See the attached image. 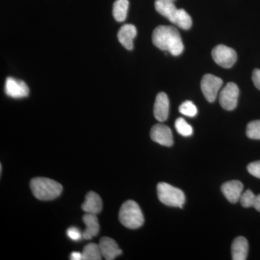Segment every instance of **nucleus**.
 <instances>
[{
	"label": "nucleus",
	"instance_id": "nucleus-1",
	"mask_svg": "<svg viewBox=\"0 0 260 260\" xmlns=\"http://www.w3.org/2000/svg\"><path fill=\"white\" fill-rule=\"evenodd\" d=\"M152 40L154 45L162 51H169L173 56L180 55L184 44L177 29L169 25H159L153 30Z\"/></svg>",
	"mask_w": 260,
	"mask_h": 260
},
{
	"label": "nucleus",
	"instance_id": "nucleus-2",
	"mask_svg": "<svg viewBox=\"0 0 260 260\" xmlns=\"http://www.w3.org/2000/svg\"><path fill=\"white\" fill-rule=\"evenodd\" d=\"M156 11L169 21L184 30H189L192 25L190 15L185 10L177 9L173 0H155Z\"/></svg>",
	"mask_w": 260,
	"mask_h": 260
},
{
	"label": "nucleus",
	"instance_id": "nucleus-3",
	"mask_svg": "<svg viewBox=\"0 0 260 260\" xmlns=\"http://www.w3.org/2000/svg\"><path fill=\"white\" fill-rule=\"evenodd\" d=\"M30 186L34 197L43 201L56 199L62 191L61 184L49 178H34L30 181Z\"/></svg>",
	"mask_w": 260,
	"mask_h": 260
},
{
	"label": "nucleus",
	"instance_id": "nucleus-4",
	"mask_svg": "<svg viewBox=\"0 0 260 260\" xmlns=\"http://www.w3.org/2000/svg\"><path fill=\"white\" fill-rule=\"evenodd\" d=\"M119 219L124 226L130 229H139L144 223V216L139 205L133 200H127L121 205Z\"/></svg>",
	"mask_w": 260,
	"mask_h": 260
},
{
	"label": "nucleus",
	"instance_id": "nucleus-5",
	"mask_svg": "<svg viewBox=\"0 0 260 260\" xmlns=\"http://www.w3.org/2000/svg\"><path fill=\"white\" fill-rule=\"evenodd\" d=\"M157 192L158 199L162 204L182 208L185 202V196L179 188L166 182H160L157 186Z\"/></svg>",
	"mask_w": 260,
	"mask_h": 260
},
{
	"label": "nucleus",
	"instance_id": "nucleus-6",
	"mask_svg": "<svg viewBox=\"0 0 260 260\" xmlns=\"http://www.w3.org/2000/svg\"><path fill=\"white\" fill-rule=\"evenodd\" d=\"M212 56L216 64L224 68H231L237 59V52L225 45L216 46L212 51Z\"/></svg>",
	"mask_w": 260,
	"mask_h": 260
},
{
	"label": "nucleus",
	"instance_id": "nucleus-7",
	"mask_svg": "<svg viewBox=\"0 0 260 260\" xmlns=\"http://www.w3.org/2000/svg\"><path fill=\"white\" fill-rule=\"evenodd\" d=\"M223 83V80L215 75L207 74L203 76L201 81V89L208 102H215Z\"/></svg>",
	"mask_w": 260,
	"mask_h": 260
},
{
	"label": "nucleus",
	"instance_id": "nucleus-8",
	"mask_svg": "<svg viewBox=\"0 0 260 260\" xmlns=\"http://www.w3.org/2000/svg\"><path fill=\"white\" fill-rule=\"evenodd\" d=\"M239 89L237 84L229 83L221 90L219 96V102L223 109L232 111L237 107Z\"/></svg>",
	"mask_w": 260,
	"mask_h": 260
},
{
	"label": "nucleus",
	"instance_id": "nucleus-9",
	"mask_svg": "<svg viewBox=\"0 0 260 260\" xmlns=\"http://www.w3.org/2000/svg\"><path fill=\"white\" fill-rule=\"evenodd\" d=\"M5 92L8 96L13 99H21L28 96L29 88L23 80L9 77L5 81Z\"/></svg>",
	"mask_w": 260,
	"mask_h": 260
},
{
	"label": "nucleus",
	"instance_id": "nucleus-10",
	"mask_svg": "<svg viewBox=\"0 0 260 260\" xmlns=\"http://www.w3.org/2000/svg\"><path fill=\"white\" fill-rule=\"evenodd\" d=\"M150 138L154 142L162 146L171 147L174 143L172 130L165 124H157L154 125L150 131Z\"/></svg>",
	"mask_w": 260,
	"mask_h": 260
},
{
	"label": "nucleus",
	"instance_id": "nucleus-11",
	"mask_svg": "<svg viewBox=\"0 0 260 260\" xmlns=\"http://www.w3.org/2000/svg\"><path fill=\"white\" fill-rule=\"evenodd\" d=\"M99 247L103 257L107 260H113L121 255L122 251L119 249L117 243L109 237H103L99 242Z\"/></svg>",
	"mask_w": 260,
	"mask_h": 260
},
{
	"label": "nucleus",
	"instance_id": "nucleus-12",
	"mask_svg": "<svg viewBox=\"0 0 260 260\" xmlns=\"http://www.w3.org/2000/svg\"><path fill=\"white\" fill-rule=\"evenodd\" d=\"M243 187L244 186L241 181L233 180L224 183L221 186V190L228 201L231 203H237L240 200Z\"/></svg>",
	"mask_w": 260,
	"mask_h": 260
},
{
	"label": "nucleus",
	"instance_id": "nucleus-13",
	"mask_svg": "<svg viewBox=\"0 0 260 260\" xmlns=\"http://www.w3.org/2000/svg\"><path fill=\"white\" fill-rule=\"evenodd\" d=\"M153 113L155 119L160 122L167 120L169 114V100L167 93L162 92L157 95Z\"/></svg>",
	"mask_w": 260,
	"mask_h": 260
},
{
	"label": "nucleus",
	"instance_id": "nucleus-14",
	"mask_svg": "<svg viewBox=\"0 0 260 260\" xmlns=\"http://www.w3.org/2000/svg\"><path fill=\"white\" fill-rule=\"evenodd\" d=\"M137 36V29L132 24H125L123 25L118 32V39L121 45L127 50L133 49V40Z\"/></svg>",
	"mask_w": 260,
	"mask_h": 260
},
{
	"label": "nucleus",
	"instance_id": "nucleus-15",
	"mask_svg": "<svg viewBox=\"0 0 260 260\" xmlns=\"http://www.w3.org/2000/svg\"><path fill=\"white\" fill-rule=\"evenodd\" d=\"M82 209L85 213L96 214L102 210V200L97 193L89 191L85 196V202L82 205Z\"/></svg>",
	"mask_w": 260,
	"mask_h": 260
},
{
	"label": "nucleus",
	"instance_id": "nucleus-16",
	"mask_svg": "<svg viewBox=\"0 0 260 260\" xmlns=\"http://www.w3.org/2000/svg\"><path fill=\"white\" fill-rule=\"evenodd\" d=\"M83 223L85 225V230L83 234V238L86 240H90L92 238L99 234L100 230L99 220L96 215L90 213H85L83 216Z\"/></svg>",
	"mask_w": 260,
	"mask_h": 260
},
{
	"label": "nucleus",
	"instance_id": "nucleus-17",
	"mask_svg": "<svg viewBox=\"0 0 260 260\" xmlns=\"http://www.w3.org/2000/svg\"><path fill=\"white\" fill-rule=\"evenodd\" d=\"M248 251H249V244L245 238L239 237L234 239L232 245V259H247Z\"/></svg>",
	"mask_w": 260,
	"mask_h": 260
},
{
	"label": "nucleus",
	"instance_id": "nucleus-18",
	"mask_svg": "<svg viewBox=\"0 0 260 260\" xmlns=\"http://www.w3.org/2000/svg\"><path fill=\"white\" fill-rule=\"evenodd\" d=\"M129 5L128 0H116L113 6V15L116 21L122 22L125 20Z\"/></svg>",
	"mask_w": 260,
	"mask_h": 260
},
{
	"label": "nucleus",
	"instance_id": "nucleus-19",
	"mask_svg": "<svg viewBox=\"0 0 260 260\" xmlns=\"http://www.w3.org/2000/svg\"><path fill=\"white\" fill-rule=\"evenodd\" d=\"M83 260H101L102 254L99 244L90 243L84 247L83 251Z\"/></svg>",
	"mask_w": 260,
	"mask_h": 260
},
{
	"label": "nucleus",
	"instance_id": "nucleus-20",
	"mask_svg": "<svg viewBox=\"0 0 260 260\" xmlns=\"http://www.w3.org/2000/svg\"><path fill=\"white\" fill-rule=\"evenodd\" d=\"M175 128L178 133L182 136L189 137L193 134L192 127L183 118H178L176 120Z\"/></svg>",
	"mask_w": 260,
	"mask_h": 260
},
{
	"label": "nucleus",
	"instance_id": "nucleus-21",
	"mask_svg": "<svg viewBox=\"0 0 260 260\" xmlns=\"http://www.w3.org/2000/svg\"><path fill=\"white\" fill-rule=\"evenodd\" d=\"M246 135L252 140H260V120L251 121L246 127Z\"/></svg>",
	"mask_w": 260,
	"mask_h": 260
},
{
	"label": "nucleus",
	"instance_id": "nucleus-22",
	"mask_svg": "<svg viewBox=\"0 0 260 260\" xmlns=\"http://www.w3.org/2000/svg\"><path fill=\"white\" fill-rule=\"evenodd\" d=\"M179 112L189 117H194L198 114L196 106L190 101H186L179 108Z\"/></svg>",
	"mask_w": 260,
	"mask_h": 260
},
{
	"label": "nucleus",
	"instance_id": "nucleus-23",
	"mask_svg": "<svg viewBox=\"0 0 260 260\" xmlns=\"http://www.w3.org/2000/svg\"><path fill=\"white\" fill-rule=\"evenodd\" d=\"M256 195L253 193L250 189L246 190L244 194H242L240 198L241 204L244 208H251L254 206Z\"/></svg>",
	"mask_w": 260,
	"mask_h": 260
},
{
	"label": "nucleus",
	"instance_id": "nucleus-24",
	"mask_svg": "<svg viewBox=\"0 0 260 260\" xmlns=\"http://www.w3.org/2000/svg\"><path fill=\"white\" fill-rule=\"evenodd\" d=\"M67 235L73 241H79L83 237V234H81L79 229L75 227L69 228L67 231Z\"/></svg>",
	"mask_w": 260,
	"mask_h": 260
},
{
	"label": "nucleus",
	"instance_id": "nucleus-25",
	"mask_svg": "<svg viewBox=\"0 0 260 260\" xmlns=\"http://www.w3.org/2000/svg\"><path fill=\"white\" fill-rule=\"evenodd\" d=\"M247 170L251 175L260 179V160L249 164L247 167Z\"/></svg>",
	"mask_w": 260,
	"mask_h": 260
},
{
	"label": "nucleus",
	"instance_id": "nucleus-26",
	"mask_svg": "<svg viewBox=\"0 0 260 260\" xmlns=\"http://www.w3.org/2000/svg\"><path fill=\"white\" fill-rule=\"evenodd\" d=\"M252 80L256 88L260 90V70L255 69L253 71Z\"/></svg>",
	"mask_w": 260,
	"mask_h": 260
},
{
	"label": "nucleus",
	"instance_id": "nucleus-27",
	"mask_svg": "<svg viewBox=\"0 0 260 260\" xmlns=\"http://www.w3.org/2000/svg\"><path fill=\"white\" fill-rule=\"evenodd\" d=\"M70 259L81 260L83 259V253L78 252V251H73L70 255Z\"/></svg>",
	"mask_w": 260,
	"mask_h": 260
},
{
	"label": "nucleus",
	"instance_id": "nucleus-28",
	"mask_svg": "<svg viewBox=\"0 0 260 260\" xmlns=\"http://www.w3.org/2000/svg\"><path fill=\"white\" fill-rule=\"evenodd\" d=\"M253 208H255L257 211L260 212V194L256 195L255 201H254V204Z\"/></svg>",
	"mask_w": 260,
	"mask_h": 260
},
{
	"label": "nucleus",
	"instance_id": "nucleus-29",
	"mask_svg": "<svg viewBox=\"0 0 260 260\" xmlns=\"http://www.w3.org/2000/svg\"><path fill=\"white\" fill-rule=\"evenodd\" d=\"M173 1L175 2V1H176V0H173Z\"/></svg>",
	"mask_w": 260,
	"mask_h": 260
}]
</instances>
